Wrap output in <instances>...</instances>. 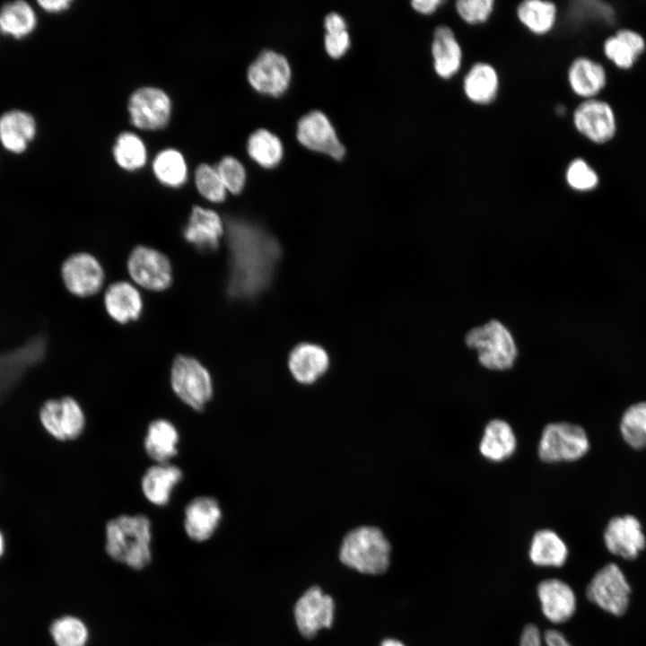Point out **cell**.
<instances>
[{
	"label": "cell",
	"mask_w": 646,
	"mask_h": 646,
	"mask_svg": "<svg viewBox=\"0 0 646 646\" xmlns=\"http://www.w3.org/2000/svg\"><path fill=\"white\" fill-rule=\"evenodd\" d=\"M230 252L229 293L251 299L272 283L281 258L277 240L255 223L231 219L226 223Z\"/></svg>",
	"instance_id": "cell-1"
},
{
	"label": "cell",
	"mask_w": 646,
	"mask_h": 646,
	"mask_svg": "<svg viewBox=\"0 0 646 646\" xmlns=\"http://www.w3.org/2000/svg\"><path fill=\"white\" fill-rule=\"evenodd\" d=\"M152 524L144 514H122L105 526L108 555L134 570L146 567L152 560Z\"/></svg>",
	"instance_id": "cell-2"
},
{
	"label": "cell",
	"mask_w": 646,
	"mask_h": 646,
	"mask_svg": "<svg viewBox=\"0 0 646 646\" xmlns=\"http://www.w3.org/2000/svg\"><path fill=\"white\" fill-rule=\"evenodd\" d=\"M391 546L383 532L372 526L349 531L340 546L343 564L364 574H382L389 567Z\"/></svg>",
	"instance_id": "cell-3"
},
{
	"label": "cell",
	"mask_w": 646,
	"mask_h": 646,
	"mask_svg": "<svg viewBox=\"0 0 646 646\" xmlns=\"http://www.w3.org/2000/svg\"><path fill=\"white\" fill-rule=\"evenodd\" d=\"M170 387L175 396L191 409L201 412L214 396L208 370L196 358L179 354L172 362Z\"/></svg>",
	"instance_id": "cell-4"
},
{
	"label": "cell",
	"mask_w": 646,
	"mask_h": 646,
	"mask_svg": "<svg viewBox=\"0 0 646 646\" xmlns=\"http://www.w3.org/2000/svg\"><path fill=\"white\" fill-rule=\"evenodd\" d=\"M589 447V436L581 425L556 422L544 427L537 455L546 463L573 462L587 455Z\"/></svg>",
	"instance_id": "cell-5"
},
{
	"label": "cell",
	"mask_w": 646,
	"mask_h": 646,
	"mask_svg": "<svg viewBox=\"0 0 646 646\" xmlns=\"http://www.w3.org/2000/svg\"><path fill=\"white\" fill-rule=\"evenodd\" d=\"M467 345L477 351L479 362L487 369H510L517 357V348L507 328L496 320L469 331Z\"/></svg>",
	"instance_id": "cell-6"
},
{
	"label": "cell",
	"mask_w": 646,
	"mask_h": 646,
	"mask_svg": "<svg viewBox=\"0 0 646 646\" xmlns=\"http://www.w3.org/2000/svg\"><path fill=\"white\" fill-rule=\"evenodd\" d=\"M586 596L600 609L620 616L629 607L631 586L620 567L609 563L591 578L586 589Z\"/></svg>",
	"instance_id": "cell-7"
},
{
	"label": "cell",
	"mask_w": 646,
	"mask_h": 646,
	"mask_svg": "<svg viewBox=\"0 0 646 646\" xmlns=\"http://www.w3.org/2000/svg\"><path fill=\"white\" fill-rule=\"evenodd\" d=\"M127 109L130 121L135 127L157 130L169 123L172 103L170 96L162 89L146 86L135 90L130 95Z\"/></svg>",
	"instance_id": "cell-8"
},
{
	"label": "cell",
	"mask_w": 646,
	"mask_h": 646,
	"mask_svg": "<svg viewBox=\"0 0 646 646\" xmlns=\"http://www.w3.org/2000/svg\"><path fill=\"white\" fill-rule=\"evenodd\" d=\"M39 419L44 429L62 441L77 439L86 423L82 406L72 397L46 401L40 408Z\"/></svg>",
	"instance_id": "cell-9"
},
{
	"label": "cell",
	"mask_w": 646,
	"mask_h": 646,
	"mask_svg": "<svg viewBox=\"0 0 646 646\" xmlns=\"http://www.w3.org/2000/svg\"><path fill=\"white\" fill-rule=\"evenodd\" d=\"M293 615L300 633L305 638H312L320 630L330 628L333 624L335 601L319 587H310L297 599Z\"/></svg>",
	"instance_id": "cell-10"
},
{
	"label": "cell",
	"mask_w": 646,
	"mask_h": 646,
	"mask_svg": "<svg viewBox=\"0 0 646 646\" xmlns=\"http://www.w3.org/2000/svg\"><path fill=\"white\" fill-rule=\"evenodd\" d=\"M45 347L44 339L36 337L15 350L0 354V405L9 398L27 371L42 361Z\"/></svg>",
	"instance_id": "cell-11"
},
{
	"label": "cell",
	"mask_w": 646,
	"mask_h": 646,
	"mask_svg": "<svg viewBox=\"0 0 646 646\" xmlns=\"http://www.w3.org/2000/svg\"><path fill=\"white\" fill-rule=\"evenodd\" d=\"M576 130L595 144L611 141L617 130L615 113L606 100L591 98L581 101L572 115Z\"/></svg>",
	"instance_id": "cell-12"
},
{
	"label": "cell",
	"mask_w": 646,
	"mask_h": 646,
	"mask_svg": "<svg viewBox=\"0 0 646 646\" xmlns=\"http://www.w3.org/2000/svg\"><path fill=\"white\" fill-rule=\"evenodd\" d=\"M292 70L287 58L274 50H264L250 64L247 78L257 92L280 96L289 87Z\"/></svg>",
	"instance_id": "cell-13"
},
{
	"label": "cell",
	"mask_w": 646,
	"mask_h": 646,
	"mask_svg": "<svg viewBox=\"0 0 646 646\" xmlns=\"http://www.w3.org/2000/svg\"><path fill=\"white\" fill-rule=\"evenodd\" d=\"M127 269L135 284L150 291H163L172 281L170 260L153 248H135L128 258Z\"/></svg>",
	"instance_id": "cell-14"
},
{
	"label": "cell",
	"mask_w": 646,
	"mask_h": 646,
	"mask_svg": "<svg viewBox=\"0 0 646 646\" xmlns=\"http://www.w3.org/2000/svg\"><path fill=\"white\" fill-rule=\"evenodd\" d=\"M296 137L304 147L341 160L345 153L329 118L319 110L302 116L297 124Z\"/></svg>",
	"instance_id": "cell-15"
},
{
	"label": "cell",
	"mask_w": 646,
	"mask_h": 646,
	"mask_svg": "<svg viewBox=\"0 0 646 646\" xmlns=\"http://www.w3.org/2000/svg\"><path fill=\"white\" fill-rule=\"evenodd\" d=\"M604 544L614 555L635 559L646 546V537L640 520L632 514L615 516L603 533Z\"/></svg>",
	"instance_id": "cell-16"
},
{
	"label": "cell",
	"mask_w": 646,
	"mask_h": 646,
	"mask_svg": "<svg viewBox=\"0 0 646 646\" xmlns=\"http://www.w3.org/2000/svg\"><path fill=\"white\" fill-rule=\"evenodd\" d=\"M67 290L77 296L95 294L104 282V271L100 262L91 254L75 253L65 259L61 269Z\"/></svg>",
	"instance_id": "cell-17"
},
{
	"label": "cell",
	"mask_w": 646,
	"mask_h": 646,
	"mask_svg": "<svg viewBox=\"0 0 646 646\" xmlns=\"http://www.w3.org/2000/svg\"><path fill=\"white\" fill-rule=\"evenodd\" d=\"M223 518L219 502L211 496L193 498L184 508L183 527L193 541L205 542L217 530Z\"/></svg>",
	"instance_id": "cell-18"
},
{
	"label": "cell",
	"mask_w": 646,
	"mask_h": 646,
	"mask_svg": "<svg viewBox=\"0 0 646 646\" xmlns=\"http://www.w3.org/2000/svg\"><path fill=\"white\" fill-rule=\"evenodd\" d=\"M537 594L542 614L551 623H565L575 614L576 595L565 581L555 578L546 579L538 583Z\"/></svg>",
	"instance_id": "cell-19"
},
{
	"label": "cell",
	"mask_w": 646,
	"mask_h": 646,
	"mask_svg": "<svg viewBox=\"0 0 646 646\" xmlns=\"http://www.w3.org/2000/svg\"><path fill=\"white\" fill-rule=\"evenodd\" d=\"M223 231V221L215 211L195 205L183 230V236L196 249L211 251L218 247Z\"/></svg>",
	"instance_id": "cell-20"
},
{
	"label": "cell",
	"mask_w": 646,
	"mask_h": 646,
	"mask_svg": "<svg viewBox=\"0 0 646 646\" xmlns=\"http://www.w3.org/2000/svg\"><path fill=\"white\" fill-rule=\"evenodd\" d=\"M183 471L176 465L156 463L148 467L141 479V490L145 499L159 507L166 506L175 487L182 481Z\"/></svg>",
	"instance_id": "cell-21"
},
{
	"label": "cell",
	"mask_w": 646,
	"mask_h": 646,
	"mask_svg": "<svg viewBox=\"0 0 646 646\" xmlns=\"http://www.w3.org/2000/svg\"><path fill=\"white\" fill-rule=\"evenodd\" d=\"M288 367L298 382L305 385L318 380L329 367V356L320 345L301 343L289 354Z\"/></svg>",
	"instance_id": "cell-22"
},
{
	"label": "cell",
	"mask_w": 646,
	"mask_h": 646,
	"mask_svg": "<svg viewBox=\"0 0 646 646\" xmlns=\"http://www.w3.org/2000/svg\"><path fill=\"white\" fill-rule=\"evenodd\" d=\"M433 69L442 79H450L460 69L462 50L454 31L446 25L438 26L431 46Z\"/></svg>",
	"instance_id": "cell-23"
},
{
	"label": "cell",
	"mask_w": 646,
	"mask_h": 646,
	"mask_svg": "<svg viewBox=\"0 0 646 646\" xmlns=\"http://www.w3.org/2000/svg\"><path fill=\"white\" fill-rule=\"evenodd\" d=\"M567 77L572 91L585 100L596 98L607 81L602 64L587 57H579L572 62Z\"/></svg>",
	"instance_id": "cell-24"
},
{
	"label": "cell",
	"mask_w": 646,
	"mask_h": 646,
	"mask_svg": "<svg viewBox=\"0 0 646 646\" xmlns=\"http://www.w3.org/2000/svg\"><path fill=\"white\" fill-rule=\"evenodd\" d=\"M517 446V437L511 425L502 419H493L484 429L478 449L485 459L499 463L510 458Z\"/></svg>",
	"instance_id": "cell-25"
},
{
	"label": "cell",
	"mask_w": 646,
	"mask_h": 646,
	"mask_svg": "<svg viewBox=\"0 0 646 646\" xmlns=\"http://www.w3.org/2000/svg\"><path fill=\"white\" fill-rule=\"evenodd\" d=\"M646 49V40L638 31L622 28L603 43L606 57L621 69H630Z\"/></svg>",
	"instance_id": "cell-26"
},
{
	"label": "cell",
	"mask_w": 646,
	"mask_h": 646,
	"mask_svg": "<svg viewBox=\"0 0 646 646\" xmlns=\"http://www.w3.org/2000/svg\"><path fill=\"white\" fill-rule=\"evenodd\" d=\"M179 433L173 423L159 418L152 421L144 439L145 453L156 463H169L179 453Z\"/></svg>",
	"instance_id": "cell-27"
},
{
	"label": "cell",
	"mask_w": 646,
	"mask_h": 646,
	"mask_svg": "<svg viewBox=\"0 0 646 646\" xmlns=\"http://www.w3.org/2000/svg\"><path fill=\"white\" fill-rule=\"evenodd\" d=\"M104 305L114 320L124 324L139 318L143 310V300L133 284L121 281L108 288L104 295Z\"/></svg>",
	"instance_id": "cell-28"
},
{
	"label": "cell",
	"mask_w": 646,
	"mask_h": 646,
	"mask_svg": "<svg viewBox=\"0 0 646 646\" xmlns=\"http://www.w3.org/2000/svg\"><path fill=\"white\" fill-rule=\"evenodd\" d=\"M35 134V119L27 112L11 110L0 117V141L12 153L24 152Z\"/></svg>",
	"instance_id": "cell-29"
},
{
	"label": "cell",
	"mask_w": 646,
	"mask_h": 646,
	"mask_svg": "<svg viewBox=\"0 0 646 646\" xmlns=\"http://www.w3.org/2000/svg\"><path fill=\"white\" fill-rule=\"evenodd\" d=\"M569 550L563 539L554 530H537L532 537L528 557L540 567H562L567 561Z\"/></svg>",
	"instance_id": "cell-30"
},
{
	"label": "cell",
	"mask_w": 646,
	"mask_h": 646,
	"mask_svg": "<svg viewBox=\"0 0 646 646\" xmlns=\"http://www.w3.org/2000/svg\"><path fill=\"white\" fill-rule=\"evenodd\" d=\"M498 89V74L488 63L478 62L473 65L463 80V91L467 98L478 105L493 101Z\"/></svg>",
	"instance_id": "cell-31"
},
{
	"label": "cell",
	"mask_w": 646,
	"mask_h": 646,
	"mask_svg": "<svg viewBox=\"0 0 646 646\" xmlns=\"http://www.w3.org/2000/svg\"><path fill=\"white\" fill-rule=\"evenodd\" d=\"M519 21L532 33L544 35L554 26L557 7L553 2L526 0L517 7Z\"/></svg>",
	"instance_id": "cell-32"
},
{
	"label": "cell",
	"mask_w": 646,
	"mask_h": 646,
	"mask_svg": "<svg viewBox=\"0 0 646 646\" xmlns=\"http://www.w3.org/2000/svg\"><path fill=\"white\" fill-rule=\"evenodd\" d=\"M249 157L258 165L271 169L280 163L284 155V146L280 138L265 128L253 132L247 142Z\"/></svg>",
	"instance_id": "cell-33"
},
{
	"label": "cell",
	"mask_w": 646,
	"mask_h": 646,
	"mask_svg": "<svg viewBox=\"0 0 646 646\" xmlns=\"http://www.w3.org/2000/svg\"><path fill=\"white\" fill-rule=\"evenodd\" d=\"M37 19L31 6L25 1L4 4L0 10V30L13 38H22L35 28Z\"/></svg>",
	"instance_id": "cell-34"
},
{
	"label": "cell",
	"mask_w": 646,
	"mask_h": 646,
	"mask_svg": "<svg viewBox=\"0 0 646 646\" xmlns=\"http://www.w3.org/2000/svg\"><path fill=\"white\" fill-rule=\"evenodd\" d=\"M153 170L156 179L164 186L179 188L188 179V165L182 153L173 148L161 151L154 157Z\"/></svg>",
	"instance_id": "cell-35"
},
{
	"label": "cell",
	"mask_w": 646,
	"mask_h": 646,
	"mask_svg": "<svg viewBox=\"0 0 646 646\" xmlns=\"http://www.w3.org/2000/svg\"><path fill=\"white\" fill-rule=\"evenodd\" d=\"M112 152L116 163L125 170H139L147 161L144 141L132 132L121 133L116 139Z\"/></svg>",
	"instance_id": "cell-36"
},
{
	"label": "cell",
	"mask_w": 646,
	"mask_h": 646,
	"mask_svg": "<svg viewBox=\"0 0 646 646\" xmlns=\"http://www.w3.org/2000/svg\"><path fill=\"white\" fill-rule=\"evenodd\" d=\"M619 430L623 440L632 449L646 448V401L636 402L624 410Z\"/></svg>",
	"instance_id": "cell-37"
},
{
	"label": "cell",
	"mask_w": 646,
	"mask_h": 646,
	"mask_svg": "<svg viewBox=\"0 0 646 646\" xmlns=\"http://www.w3.org/2000/svg\"><path fill=\"white\" fill-rule=\"evenodd\" d=\"M50 635L56 646H85L89 632L80 618L65 615L51 624Z\"/></svg>",
	"instance_id": "cell-38"
},
{
	"label": "cell",
	"mask_w": 646,
	"mask_h": 646,
	"mask_svg": "<svg viewBox=\"0 0 646 646\" xmlns=\"http://www.w3.org/2000/svg\"><path fill=\"white\" fill-rule=\"evenodd\" d=\"M195 183L199 194L213 203L224 201L227 190L215 167L200 164L195 172Z\"/></svg>",
	"instance_id": "cell-39"
},
{
	"label": "cell",
	"mask_w": 646,
	"mask_h": 646,
	"mask_svg": "<svg viewBox=\"0 0 646 646\" xmlns=\"http://www.w3.org/2000/svg\"><path fill=\"white\" fill-rule=\"evenodd\" d=\"M565 177L568 185L578 191L591 190L599 181L596 170L582 158H576L569 163Z\"/></svg>",
	"instance_id": "cell-40"
},
{
	"label": "cell",
	"mask_w": 646,
	"mask_h": 646,
	"mask_svg": "<svg viewBox=\"0 0 646 646\" xmlns=\"http://www.w3.org/2000/svg\"><path fill=\"white\" fill-rule=\"evenodd\" d=\"M227 191L239 194L246 182V170L242 163L232 156H224L215 167Z\"/></svg>",
	"instance_id": "cell-41"
},
{
	"label": "cell",
	"mask_w": 646,
	"mask_h": 646,
	"mask_svg": "<svg viewBox=\"0 0 646 646\" xmlns=\"http://www.w3.org/2000/svg\"><path fill=\"white\" fill-rule=\"evenodd\" d=\"M519 646H572L567 638L558 630L548 629L543 633L534 624L523 628L519 637Z\"/></svg>",
	"instance_id": "cell-42"
},
{
	"label": "cell",
	"mask_w": 646,
	"mask_h": 646,
	"mask_svg": "<svg viewBox=\"0 0 646 646\" xmlns=\"http://www.w3.org/2000/svg\"><path fill=\"white\" fill-rule=\"evenodd\" d=\"M494 6L493 0H458L455 8L460 18L469 24L486 22Z\"/></svg>",
	"instance_id": "cell-43"
},
{
	"label": "cell",
	"mask_w": 646,
	"mask_h": 646,
	"mask_svg": "<svg viewBox=\"0 0 646 646\" xmlns=\"http://www.w3.org/2000/svg\"><path fill=\"white\" fill-rule=\"evenodd\" d=\"M324 45L327 53L333 58L345 55L350 47V36L346 31L326 33Z\"/></svg>",
	"instance_id": "cell-44"
},
{
	"label": "cell",
	"mask_w": 646,
	"mask_h": 646,
	"mask_svg": "<svg viewBox=\"0 0 646 646\" xmlns=\"http://www.w3.org/2000/svg\"><path fill=\"white\" fill-rule=\"evenodd\" d=\"M324 26L327 33L346 31V22L337 13H328L325 18Z\"/></svg>",
	"instance_id": "cell-45"
},
{
	"label": "cell",
	"mask_w": 646,
	"mask_h": 646,
	"mask_svg": "<svg viewBox=\"0 0 646 646\" xmlns=\"http://www.w3.org/2000/svg\"><path fill=\"white\" fill-rule=\"evenodd\" d=\"M443 3L441 0H414L411 2V6L419 13L432 14Z\"/></svg>",
	"instance_id": "cell-46"
},
{
	"label": "cell",
	"mask_w": 646,
	"mask_h": 646,
	"mask_svg": "<svg viewBox=\"0 0 646 646\" xmlns=\"http://www.w3.org/2000/svg\"><path fill=\"white\" fill-rule=\"evenodd\" d=\"M38 4L48 13H59L66 10L70 4V0H49L38 1Z\"/></svg>",
	"instance_id": "cell-47"
},
{
	"label": "cell",
	"mask_w": 646,
	"mask_h": 646,
	"mask_svg": "<svg viewBox=\"0 0 646 646\" xmlns=\"http://www.w3.org/2000/svg\"><path fill=\"white\" fill-rule=\"evenodd\" d=\"M380 646H406V645L399 640L388 638V639L383 640Z\"/></svg>",
	"instance_id": "cell-48"
},
{
	"label": "cell",
	"mask_w": 646,
	"mask_h": 646,
	"mask_svg": "<svg viewBox=\"0 0 646 646\" xmlns=\"http://www.w3.org/2000/svg\"><path fill=\"white\" fill-rule=\"evenodd\" d=\"M4 551V540L2 533L0 532V558L3 555Z\"/></svg>",
	"instance_id": "cell-49"
}]
</instances>
